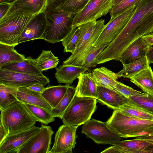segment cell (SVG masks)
<instances>
[{
	"label": "cell",
	"mask_w": 153,
	"mask_h": 153,
	"mask_svg": "<svg viewBox=\"0 0 153 153\" xmlns=\"http://www.w3.org/2000/svg\"><path fill=\"white\" fill-rule=\"evenodd\" d=\"M146 56L130 63L123 65V68L116 73L119 78L123 77L130 78L149 66Z\"/></svg>",
	"instance_id": "4316f807"
},
{
	"label": "cell",
	"mask_w": 153,
	"mask_h": 153,
	"mask_svg": "<svg viewBox=\"0 0 153 153\" xmlns=\"http://www.w3.org/2000/svg\"><path fill=\"white\" fill-rule=\"evenodd\" d=\"M40 129L35 126L29 129L8 135L0 144V153H17L19 148Z\"/></svg>",
	"instance_id": "5bb4252c"
},
{
	"label": "cell",
	"mask_w": 153,
	"mask_h": 153,
	"mask_svg": "<svg viewBox=\"0 0 153 153\" xmlns=\"http://www.w3.org/2000/svg\"><path fill=\"white\" fill-rule=\"evenodd\" d=\"M0 144H1L8 135L2 123L0 121Z\"/></svg>",
	"instance_id": "7bdbcfd3"
},
{
	"label": "cell",
	"mask_w": 153,
	"mask_h": 153,
	"mask_svg": "<svg viewBox=\"0 0 153 153\" xmlns=\"http://www.w3.org/2000/svg\"><path fill=\"white\" fill-rule=\"evenodd\" d=\"M140 0H123L121 2L113 6L110 12L112 19L127 10L139 1Z\"/></svg>",
	"instance_id": "74e56055"
},
{
	"label": "cell",
	"mask_w": 153,
	"mask_h": 153,
	"mask_svg": "<svg viewBox=\"0 0 153 153\" xmlns=\"http://www.w3.org/2000/svg\"><path fill=\"white\" fill-rule=\"evenodd\" d=\"M77 127L67 124L60 126L56 132L54 144L49 153H72L77 137Z\"/></svg>",
	"instance_id": "4fadbf2b"
},
{
	"label": "cell",
	"mask_w": 153,
	"mask_h": 153,
	"mask_svg": "<svg viewBox=\"0 0 153 153\" xmlns=\"http://www.w3.org/2000/svg\"><path fill=\"white\" fill-rule=\"evenodd\" d=\"M70 85H49L41 93V95L52 108H54L63 97Z\"/></svg>",
	"instance_id": "484cf974"
},
{
	"label": "cell",
	"mask_w": 153,
	"mask_h": 153,
	"mask_svg": "<svg viewBox=\"0 0 153 153\" xmlns=\"http://www.w3.org/2000/svg\"><path fill=\"white\" fill-rule=\"evenodd\" d=\"M68 0H47L46 6L58 8Z\"/></svg>",
	"instance_id": "ab89813d"
},
{
	"label": "cell",
	"mask_w": 153,
	"mask_h": 153,
	"mask_svg": "<svg viewBox=\"0 0 153 153\" xmlns=\"http://www.w3.org/2000/svg\"><path fill=\"white\" fill-rule=\"evenodd\" d=\"M136 4L123 13L111 19L106 25L99 36L92 45L98 47L109 44L122 31L131 18Z\"/></svg>",
	"instance_id": "30bf717a"
},
{
	"label": "cell",
	"mask_w": 153,
	"mask_h": 153,
	"mask_svg": "<svg viewBox=\"0 0 153 153\" xmlns=\"http://www.w3.org/2000/svg\"><path fill=\"white\" fill-rule=\"evenodd\" d=\"M88 1L89 0H68L58 8L75 15L85 7Z\"/></svg>",
	"instance_id": "8d00e7d4"
},
{
	"label": "cell",
	"mask_w": 153,
	"mask_h": 153,
	"mask_svg": "<svg viewBox=\"0 0 153 153\" xmlns=\"http://www.w3.org/2000/svg\"><path fill=\"white\" fill-rule=\"evenodd\" d=\"M109 44H106L103 46L95 47L82 60L80 66L87 68L95 67L97 64L96 62L97 57Z\"/></svg>",
	"instance_id": "d590c367"
},
{
	"label": "cell",
	"mask_w": 153,
	"mask_h": 153,
	"mask_svg": "<svg viewBox=\"0 0 153 153\" xmlns=\"http://www.w3.org/2000/svg\"><path fill=\"white\" fill-rule=\"evenodd\" d=\"M44 85L43 84L37 83L27 88L33 91L41 93L45 88Z\"/></svg>",
	"instance_id": "b9f144b4"
},
{
	"label": "cell",
	"mask_w": 153,
	"mask_h": 153,
	"mask_svg": "<svg viewBox=\"0 0 153 153\" xmlns=\"http://www.w3.org/2000/svg\"><path fill=\"white\" fill-rule=\"evenodd\" d=\"M123 0H114V6L118 4Z\"/></svg>",
	"instance_id": "c3c4849f"
},
{
	"label": "cell",
	"mask_w": 153,
	"mask_h": 153,
	"mask_svg": "<svg viewBox=\"0 0 153 153\" xmlns=\"http://www.w3.org/2000/svg\"><path fill=\"white\" fill-rule=\"evenodd\" d=\"M129 79L145 93L153 95V71L150 66Z\"/></svg>",
	"instance_id": "d4e9b609"
},
{
	"label": "cell",
	"mask_w": 153,
	"mask_h": 153,
	"mask_svg": "<svg viewBox=\"0 0 153 153\" xmlns=\"http://www.w3.org/2000/svg\"><path fill=\"white\" fill-rule=\"evenodd\" d=\"M15 45L0 43V67L11 62L20 61L26 58L15 49Z\"/></svg>",
	"instance_id": "83f0119b"
},
{
	"label": "cell",
	"mask_w": 153,
	"mask_h": 153,
	"mask_svg": "<svg viewBox=\"0 0 153 153\" xmlns=\"http://www.w3.org/2000/svg\"><path fill=\"white\" fill-rule=\"evenodd\" d=\"M114 0H89L85 7L76 14L73 27L77 28L83 24L96 21L110 12L114 6Z\"/></svg>",
	"instance_id": "ba28073f"
},
{
	"label": "cell",
	"mask_w": 153,
	"mask_h": 153,
	"mask_svg": "<svg viewBox=\"0 0 153 153\" xmlns=\"http://www.w3.org/2000/svg\"><path fill=\"white\" fill-rule=\"evenodd\" d=\"M0 68L35 76H44L42 71L37 65L35 59H32L30 56L22 61L5 64L0 67Z\"/></svg>",
	"instance_id": "d6986e66"
},
{
	"label": "cell",
	"mask_w": 153,
	"mask_h": 153,
	"mask_svg": "<svg viewBox=\"0 0 153 153\" xmlns=\"http://www.w3.org/2000/svg\"><path fill=\"white\" fill-rule=\"evenodd\" d=\"M114 145L120 147L122 153H153V143L136 138L132 140H120Z\"/></svg>",
	"instance_id": "ffe728a7"
},
{
	"label": "cell",
	"mask_w": 153,
	"mask_h": 153,
	"mask_svg": "<svg viewBox=\"0 0 153 153\" xmlns=\"http://www.w3.org/2000/svg\"><path fill=\"white\" fill-rule=\"evenodd\" d=\"M35 16L23 13L11 15L0 20V43L18 45L21 35Z\"/></svg>",
	"instance_id": "52a82bcc"
},
{
	"label": "cell",
	"mask_w": 153,
	"mask_h": 153,
	"mask_svg": "<svg viewBox=\"0 0 153 153\" xmlns=\"http://www.w3.org/2000/svg\"><path fill=\"white\" fill-rule=\"evenodd\" d=\"M37 65L42 71L56 68L59 59L51 50H43L41 54L35 59Z\"/></svg>",
	"instance_id": "f546056e"
},
{
	"label": "cell",
	"mask_w": 153,
	"mask_h": 153,
	"mask_svg": "<svg viewBox=\"0 0 153 153\" xmlns=\"http://www.w3.org/2000/svg\"><path fill=\"white\" fill-rule=\"evenodd\" d=\"M24 103L37 121L47 125L55 120V117L51 111L47 109L37 105Z\"/></svg>",
	"instance_id": "4dcf8cb0"
},
{
	"label": "cell",
	"mask_w": 153,
	"mask_h": 153,
	"mask_svg": "<svg viewBox=\"0 0 153 153\" xmlns=\"http://www.w3.org/2000/svg\"><path fill=\"white\" fill-rule=\"evenodd\" d=\"M144 96H130V102L153 115V95L147 94Z\"/></svg>",
	"instance_id": "836d02e7"
},
{
	"label": "cell",
	"mask_w": 153,
	"mask_h": 153,
	"mask_svg": "<svg viewBox=\"0 0 153 153\" xmlns=\"http://www.w3.org/2000/svg\"><path fill=\"white\" fill-rule=\"evenodd\" d=\"M97 99L75 95L63 114L64 124L78 127L91 119L97 108Z\"/></svg>",
	"instance_id": "8992f818"
},
{
	"label": "cell",
	"mask_w": 153,
	"mask_h": 153,
	"mask_svg": "<svg viewBox=\"0 0 153 153\" xmlns=\"http://www.w3.org/2000/svg\"><path fill=\"white\" fill-rule=\"evenodd\" d=\"M79 27L74 28L70 33L62 41L64 52L73 53L75 51L80 34Z\"/></svg>",
	"instance_id": "e575fe53"
},
{
	"label": "cell",
	"mask_w": 153,
	"mask_h": 153,
	"mask_svg": "<svg viewBox=\"0 0 153 153\" xmlns=\"http://www.w3.org/2000/svg\"><path fill=\"white\" fill-rule=\"evenodd\" d=\"M15 0H1L0 1V3L11 4Z\"/></svg>",
	"instance_id": "7dc6e473"
},
{
	"label": "cell",
	"mask_w": 153,
	"mask_h": 153,
	"mask_svg": "<svg viewBox=\"0 0 153 153\" xmlns=\"http://www.w3.org/2000/svg\"><path fill=\"white\" fill-rule=\"evenodd\" d=\"M123 113L135 118L153 120V115L129 102L117 109Z\"/></svg>",
	"instance_id": "d6a6232c"
},
{
	"label": "cell",
	"mask_w": 153,
	"mask_h": 153,
	"mask_svg": "<svg viewBox=\"0 0 153 153\" xmlns=\"http://www.w3.org/2000/svg\"><path fill=\"white\" fill-rule=\"evenodd\" d=\"M0 111V121L8 135L29 129L37 122L24 103L18 100Z\"/></svg>",
	"instance_id": "5b68a950"
},
{
	"label": "cell",
	"mask_w": 153,
	"mask_h": 153,
	"mask_svg": "<svg viewBox=\"0 0 153 153\" xmlns=\"http://www.w3.org/2000/svg\"><path fill=\"white\" fill-rule=\"evenodd\" d=\"M105 20L101 19L79 26L81 33L75 51L62 64L80 66L84 57L95 47L92 45L105 26Z\"/></svg>",
	"instance_id": "277c9868"
},
{
	"label": "cell",
	"mask_w": 153,
	"mask_h": 153,
	"mask_svg": "<svg viewBox=\"0 0 153 153\" xmlns=\"http://www.w3.org/2000/svg\"><path fill=\"white\" fill-rule=\"evenodd\" d=\"M115 89L128 98L130 96H147L148 94L146 93H143L134 90L117 81L116 82Z\"/></svg>",
	"instance_id": "f35d334b"
},
{
	"label": "cell",
	"mask_w": 153,
	"mask_h": 153,
	"mask_svg": "<svg viewBox=\"0 0 153 153\" xmlns=\"http://www.w3.org/2000/svg\"><path fill=\"white\" fill-rule=\"evenodd\" d=\"M142 37L148 45H153V32L145 35Z\"/></svg>",
	"instance_id": "ee69618b"
},
{
	"label": "cell",
	"mask_w": 153,
	"mask_h": 153,
	"mask_svg": "<svg viewBox=\"0 0 153 153\" xmlns=\"http://www.w3.org/2000/svg\"><path fill=\"white\" fill-rule=\"evenodd\" d=\"M11 4L0 3V20L4 17L8 10Z\"/></svg>",
	"instance_id": "60d3db41"
},
{
	"label": "cell",
	"mask_w": 153,
	"mask_h": 153,
	"mask_svg": "<svg viewBox=\"0 0 153 153\" xmlns=\"http://www.w3.org/2000/svg\"><path fill=\"white\" fill-rule=\"evenodd\" d=\"M105 122L115 133L122 138L150 135L153 133V120L140 119L129 116L117 110Z\"/></svg>",
	"instance_id": "7a4b0ae2"
},
{
	"label": "cell",
	"mask_w": 153,
	"mask_h": 153,
	"mask_svg": "<svg viewBox=\"0 0 153 153\" xmlns=\"http://www.w3.org/2000/svg\"><path fill=\"white\" fill-rule=\"evenodd\" d=\"M17 97L18 101L23 103L37 105L51 111L52 108L41 93L33 91L27 87L18 88Z\"/></svg>",
	"instance_id": "7402d4cb"
},
{
	"label": "cell",
	"mask_w": 153,
	"mask_h": 153,
	"mask_svg": "<svg viewBox=\"0 0 153 153\" xmlns=\"http://www.w3.org/2000/svg\"><path fill=\"white\" fill-rule=\"evenodd\" d=\"M76 92V88L70 85L61 101L56 107L52 108L51 112L55 117L61 119L64 111L75 95Z\"/></svg>",
	"instance_id": "1f68e13d"
},
{
	"label": "cell",
	"mask_w": 153,
	"mask_h": 153,
	"mask_svg": "<svg viewBox=\"0 0 153 153\" xmlns=\"http://www.w3.org/2000/svg\"><path fill=\"white\" fill-rule=\"evenodd\" d=\"M47 22L44 11L35 16L30 21L21 35L18 44L22 42L41 39Z\"/></svg>",
	"instance_id": "2e32d148"
},
{
	"label": "cell",
	"mask_w": 153,
	"mask_h": 153,
	"mask_svg": "<svg viewBox=\"0 0 153 153\" xmlns=\"http://www.w3.org/2000/svg\"><path fill=\"white\" fill-rule=\"evenodd\" d=\"M78 79L76 94L79 97H93L97 100V86L92 78L91 73H82Z\"/></svg>",
	"instance_id": "603a6c76"
},
{
	"label": "cell",
	"mask_w": 153,
	"mask_h": 153,
	"mask_svg": "<svg viewBox=\"0 0 153 153\" xmlns=\"http://www.w3.org/2000/svg\"><path fill=\"white\" fill-rule=\"evenodd\" d=\"M49 82V78L44 75L35 76L0 68V84L18 88L27 87L37 83L45 85Z\"/></svg>",
	"instance_id": "7c38bea8"
},
{
	"label": "cell",
	"mask_w": 153,
	"mask_h": 153,
	"mask_svg": "<svg viewBox=\"0 0 153 153\" xmlns=\"http://www.w3.org/2000/svg\"><path fill=\"white\" fill-rule=\"evenodd\" d=\"M53 133L51 126L42 125L40 130L21 146L17 153H49Z\"/></svg>",
	"instance_id": "8fae6325"
},
{
	"label": "cell",
	"mask_w": 153,
	"mask_h": 153,
	"mask_svg": "<svg viewBox=\"0 0 153 153\" xmlns=\"http://www.w3.org/2000/svg\"><path fill=\"white\" fill-rule=\"evenodd\" d=\"M91 74L97 86L115 89L117 79L119 78L117 73L106 68L102 67L94 69Z\"/></svg>",
	"instance_id": "cb8c5ba5"
},
{
	"label": "cell",
	"mask_w": 153,
	"mask_h": 153,
	"mask_svg": "<svg viewBox=\"0 0 153 153\" xmlns=\"http://www.w3.org/2000/svg\"><path fill=\"white\" fill-rule=\"evenodd\" d=\"M82 132L97 144L114 145L122 138L111 130L105 122L93 119L83 124Z\"/></svg>",
	"instance_id": "9c48e42d"
},
{
	"label": "cell",
	"mask_w": 153,
	"mask_h": 153,
	"mask_svg": "<svg viewBox=\"0 0 153 153\" xmlns=\"http://www.w3.org/2000/svg\"><path fill=\"white\" fill-rule=\"evenodd\" d=\"M150 46L146 43L142 37H140L125 49L118 61L123 65L139 59L146 56Z\"/></svg>",
	"instance_id": "ac0fdd59"
},
{
	"label": "cell",
	"mask_w": 153,
	"mask_h": 153,
	"mask_svg": "<svg viewBox=\"0 0 153 153\" xmlns=\"http://www.w3.org/2000/svg\"><path fill=\"white\" fill-rule=\"evenodd\" d=\"M97 90L98 101L114 110L130 102L128 98L115 89L97 86Z\"/></svg>",
	"instance_id": "e0dca14e"
},
{
	"label": "cell",
	"mask_w": 153,
	"mask_h": 153,
	"mask_svg": "<svg viewBox=\"0 0 153 153\" xmlns=\"http://www.w3.org/2000/svg\"><path fill=\"white\" fill-rule=\"evenodd\" d=\"M44 12L47 24L41 39L52 44L62 41L72 30L75 15L47 6Z\"/></svg>",
	"instance_id": "3957f363"
},
{
	"label": "cell",
	"mask_w": 153,
	"mask_h": 153,
	"mask_svg": "<svg viewBox=\"0 0 153 153\" xmlns=\"http://www.w3.org/2000/svg\"><path fill=\"white\" fill-rule=\"evenodd\" d=\"M46 1L47 0H16L11 4L3 19L11 15L23 13L36 15L44 11Z\"/></svg>",
	"instance_id": "9a60e30c"
},
{
	"label": "cell",
	"mask_w": 153,
	"mask_h": 153,
	"mask_svg": "<svg viewBox=\"0 0 153 153\" xmlns=\"http://www.w3.org/2000/svg\"><path fill=\"white\" fill-rule=\"evenodd\" d=\"M153 32V0H140L134 13L120 33L104 50L112 59L118 60L125 49L135 40Z\"/></svg>",
	"instance_id": "6da1fadb"
},
{
	"label": "cell",
	"mask_w": 153,
	"mask_h": 153,
	"mask_svg": "<svg viewBox=\"0 0 153 153\" xmlns=\"http://www.w3.org/2000/svg\"><path fill=\"white\" fill-rule=\"evenodd\" d=\"M146 56L149 63H153V45L150 46Z\"/></svg>",
	"instance_id": "f6af8a7d"
},
{
	"label": "cell",
	"mask_w": 153,
	"mask_h": 153,
	"mask_svg": "<svg viewBox=\"0 0 153 153\" xmlns=\"http://www.w3.org/2000/svg\"><path fill=\"white\" fill-rule=\"evenodd\" d=\"M137 138L144 140L153 143V138L149 137L148 136H144L136 137Z\"/></svg>",
	"instance_id": "bcb514c9"
},
{
	"label": "cell",
	"mask_w": 153,
	"mask_h": 153,
	"mask_svg": "<svg viewBox=\"0 0 153 153\" xmlns=\"http://www.w3.org/2000/svg\"><path fill=\"white\" fill-rule=\"evenodd\" d=\"M18 88L0 84V110H3L13 103L18 101L17 97Z\"/></svg>",
	"instance_id": "f1b7e54d"
},
{
	"label": "cell",
	"mask_w": 153,
	"mask_h": 153,
	"mask_svg": "<svg viewBox=\"0 0 153 153\" xmlns=\"http://www.w3.org/2000/svg\"><path fill=\"white\" fill-rule=\"evenodd\" d=\"M55 76L59 83L72 84L74 80L85 72L88 68L81 66L61 65L56 68Z\"/></svg>",
	"instance_id": "44dd1931"
},
{
	"label": "cell",
	"mask_w": 153,
	"mask_h": 153,
	"mask_svg": "<svg viewBox=\"0 0 153 153\" xmlns=\"http://www.w3.org/2000/svg\"><path fill=\"white\" fill-rule=\"evenodd\" d=\"M147 136H148L149 137L151 138H153V133L152 134L150 135Z\"/></svg>",
	"instance_id": "681fc988"
}]
</instances>
